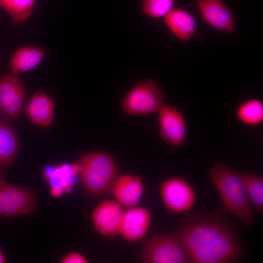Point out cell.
<instances>
[{
	"instance_id": "cb8c5ba5",
	"label": "cell",
	"mask_w": 263,
	"mask_h": 263,
	"mask_svg": "<svg viewBox=\"0 0 263 263\" xmlns=\"http://www.w3.org/2000/svg\"><path fill=\"white\" fill-rule=\"evenodd\" d=\"M6 262V259L5 256L0 249V263H4Z\"/></svg>"
},
{
	"instance_id": "8fae6325",
	"label": "cell",
	"mask_w": 263,
	"mask_h": 263,
	"mask_svg": "<svg viewBox=\"0 0 263 263\" xmlns=\"http://www.w3.org/2000/svg\"><path fill=\"white\" fill-rule=\"evenodd\" d=\"M124 211L122 205L114 200H107L99 204L92 214L94 227L101 234L114 236L119 234Z\"/></svg>"
},
{
	"instance_id": "2e32d148",
	"label": "cell",
	"mask_w": 263,
	"mask_h": 263,
	"mask_svg": "<svg viewBox=\"0 0 263 263\" xmlns=\"http://www.w3.org/2000/svg\"><path fill=\"white\" fill-rule=\"evenodd\" d=\"M17 135L9 121L0 120V169L11 166L18 153Z\"/></svg>"
},
{
	"instance_id": "277c9868",
	"label": "cell",
	"mask_w": 263,
	"mask_h": 263,
	"mask_svg": "<svg viewBox=\"0 0 263 263\" xmlns=\"http://www.w3.org/2000/svg\"><path fill=\"white\" fill-rule=\"evenodd\" d=\"M165 96L158 84L150 79L140 80L126 93L120 103L128 115L150 114L158 113Z\"/></svg>"
},
{
	"instance_id": "6da1fadb",
	"label": "cell",
	"mask_w": 263,
	"mask_h": 263,
	"mask_svg": "<svg viewBox=\"0 0 263 263\" xmlns=\"http://www.w3.org/2000/svg\"><path fill=\"white\" fill-rule=\"evenodd\" d=\"M220 211L188 215L175 231L190 263H236L243 257L244 249L238 233L219 215Z\"/></svg>"
},
{
	"instance_id": "30bf717a",
	"label": "cell",
	"mask_w": 263,
	"mask_h": 263,
	"mask_svg": "<svg viewBox=\"0 0 263 263\" xmlns=\"http://www.w3.org/2000/svg\"><path fill=\"white\" fill-rule=\"evenodd\" d=\"M196 7L202 19L212 28L227 33L236 30L235 17L223 0H197Z\"/></svg>"
},
{
	"instance_id": "d6986e66",
	"label": "cell",
	"mask_w": 263,
	"mask_h": 263,
	"mask_svg": "<svg viewBox=\"0 0 263 263\" xmlns=\"http://www.w3.org/2000/svg\"><path fill=\"white\" fill-rule=\"evenodd\" d=\"M237 120L245 125L258 126L263 121V103L259 99L252 98L241 103L236 112Z\"/></svg>"
},
{
	"instance_id": "3957f363",
	"label": "cell",
	"mask_w": 263,
	"mask_h": 263,
	"mask_svg": "<svg viewBox=\"0 0 263 263\" xmlns=\"http://www.w3.org/2000/svg\"><path fill=\"white\" fill-rule=\"evenodd\" d=\"M81 180L91 194L99 195L109 189L116 179V168L113 158L103 152H92L80 159Z\"/></svg>"
},
{
	"instance_id": "603a6c76",
	"label": "cell",
	"mask_w": 263,
	"mask_h": 263,
	"mask_svg": "<svg viewBox=\"0 0 263 263\" xmlns=\"http://www.w3.org/2000/svg\"><path fill=\"white\" fill-rule=\"evenodd\" d=\"M64 192L61 186H51L50 188V193L54 197H59Z\"/></svg>"
},
{
	"instance_id": "44dd1931",
	"label": "cell",
	"mask_w": 263,
	"mask_h": 263,
	"mask_svg": "<svg viewBox=\"0 0 263 263\" xmlns=\"http://www.w3.org/2000/svg\"><path fill=\"white\" fill-rule=\"evenodd\" d=\"M175 0H142L141 12L153 19L163 18L173 7Z\"/></svg>"
},
{
	"instance_id": "e0dca14e",
	"label": "cell",
	"mask_w": 263,
	"mask_h": 263,
	"mask_svg": "<svg viewBox=\"0 0 263 263\" xmlns=\"http://www.w3.org/2000/svg\"><path fill=\"white\" fill-rule=\"evenodd\" d=\"M44 50L29 47L17 50L13 55L11 68L12 73L18 74L28 71L38 66L43 59Z\"/></svg>"
},
{
	"instance_id": "5bb4252c",
	"label": "cell",
	"mask_w": 263,
	"mask_h": 263,
	"mask_svg": "<svg viewBox=\"0 0 263 263\" xmlns=\"http://www.w3.org/2000/svg\"><path fill=\"white\" fill-rule=\"evenodd\" d=\"M111 188L118 202L125 207H132L140 201L144 186L140 177L123 175L116 178Z\"/></svg>"
},
{
	"instance_id": "4fadbf2b",
	"label": "cell",
	"mask_w": 263,
	"mask_h": 263,
	"mask_svg": "<svg viewBox=\"0 0 263 263\" xmlns=\"http://www.w3.org/2000/svg\"><path fill=\"white\" fill-rule=\"evenodd\" d=\"M163 19L170 32L181 41H188L195 35V19L184 9L173 7L163 17Z\"/></svg>"
},
{
	"instance_id": "d4e9b609",
	"label": "cell",
	"mask_w": 263,
	"mask_h": 263,
	"mask_svg": "<svg viewBox=\"0 0 263 263\" xmlns=\"http://www.w3.org/2000/svg\"><path fill=\"white\" fill-rule=\"evenodd\" d=\"M4 176L3 174H2L0 169V184L4 182Z\"/></svg>"
},
{
	"instance_id": "ffe728a7",
	"label": "cell",
	"mask_w": 263,
	"mask_h": 263,
	"mask_svg": "<svg viewBox=\"0 0 263 263\" xmlns=\"http://www.w3.org/2000/svg\"><path fill=\"white\" fill-rule=\"evenodd\" d=\"M36 0H0V7L12 18L14 23L19 24L31 14Z\"/></svg>"
},
{
	"instance_id": "7a4b0ae2",
	"label": "cell",
	"mask_w": 263,
	"mask_h": 263,
	"mask_svg": "<svg viewBox=\"0 0 263 263\" xmlns=\"http://www.w3.org/2000/svg\"><path fill=\"white\" fill-rule=\"evenodd\" d=\"M210 180L218 192L223 208L236 216L245 226L255 222V214L246 196L240 172L220 163L211 165Z\"/></svg>"
},
{
	"instance_id": "7402d4cb",
	"label": "cell",
	"mask_w": 263,
	"mask_h": 263,
	"mask_svg": "<svg viewBox=\"0 0 263 263\" xmlns=\"http://www.w3.org/2000/svg\"><path fill=\"white\" fill-rule=\"evenodd\" d=\"M88 261L83 256L76 252H71L64 257L62 263H87Z\"/></svg>"
},
{
	"instance_id": "ac0fdd59",
	"label": "cell",
	"mask_w": 263,
	"mask_h": 263,
	"mask_svg": "<svg viewBox=\"0 0 263 263\" xmlns=\"http://www.w3.org/2000/svg\"><path fill=\"white\" fill-rule=\"evenodd\" d=\"M245 193L252 207L257 212L263 211V177L246 172H240Z\"/></svg>"
},
{
	"instance_id": "9c48e42d",
	"label": "cell",
	"mask_w": 263,
	"mask_h": 263,
	"mask_svg": "<svg viewBox=\"0 0 263 263\" xmlns=\"http://www.w3.org/2000/svg\"><path fill=\"white\" fill-rule=\"evenodd\" d=\"M158 113L159 133L162 139L171 146H182L187 134L184 115L176 108L164 104Z\"/></svg>"
},
{
	"instance_id": "5b68a950",
	"label": "cell",
	"mask_w": 263,
	"mask_h": 263,
	"mask_svg": "<svg viewBox=\"0 0 263 263\" xmlns=\"http://www.w3.org/2000/svg\"><path fill=\"white\" fill-rule=\"evenodd\" d=\"M142 259L147 263H190L184 244L174 232L149 239L143 247Z\"/></svg>"
},
{
	"instance_id": "8992f818",
	"label": "cell",
	"mask_w": 263,
	"mask_h": 263,
	"mask_svg": "<svg viewBox=\"0 0 263 263\" xmlns=\"http://www.w3.org/2000/svg\"><path fill=\"white\" fill-rule=\"evenodd\" d=\"M38 201L30 189L5 181L0 184V216L27 214L33 211Z\"/></svg>"
},
{
	"instance_id": "52a82bcc",
	"label": "cell",
	"mask_w": 263,
	"mask_h": 263,
	"mask_svg": "<svg viewBox=\"0 0 263 263\" xmlns=\"http://www.w3.org/2000/svg\"><path fill=\"white\" fill-rule=\"evenodd\" d=\"M161 195L167 207L177 213L191 209L196 199L194 191L189 183L178 176L171 177L163 183Z\"/></svg>"
},
{
	"instance_id": "7c38bea8",
	"label": "cell",
	"mask_w": 263,
	"mask_h": 263,
	"mask_svg": "<svg viewBox=\"0 0 263 263\" xmlns=\"http://www.w3.org/2000/svg\"><path fill=\"white\" fill-rule=\"evenodd\" d=\"M150 220V213L146 208H131L124 212L119 234L130 241L140 240L147 233Z\"/></svg>"
},
{
	"instance_id": "9a60e30c",
	"label": "cell",
	"mask_w": 263,
	"mask_h": 263,
	"mask_svg": "<svg viewBox=\"0 0 263 263\" xmlns=\"http://www.w3.org/2000/svg\"><path fill=\"white\" fill-rule=\"evenodd\" d=\"M26 113L34 124L49 126L54 117V103L52 98L43 92H37L30 98L26 107Z\"/></svg>"
},
{
	"instance_id": "ba28073f",
	"label": "cell",
	"mask_w": 263,
	"mask_h": 263,
	"mask_svg": "<svg viewBox=\"0 0 263 263\" xmlns=\"http://www.w3.org/2000/svg\"><path fill=\"white\" fill-rule=\"evenodd\" d=\"M25 89L20 79L13 73L0 79V114L9 121L21 113L24 102Z\"/></svg>"
}]
</instances>
